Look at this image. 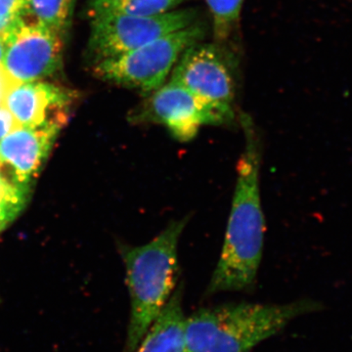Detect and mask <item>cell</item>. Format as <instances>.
<instances>
[{"instance_id":"cell-1","label":"cell","mask_w":352,"mask_h":352,"mask_svg":"<svg viewBox=\"0 0 352 352\" xmlns=\"http://www.w3.org/2000/svg\"><path fill=\"white\" fill-rule=\"evenodd\" d=\"M245 146L219 263L208 283V295L251 289L263 259L265 219L261 196L263 147L251 120L243 122Z\"/></svg>"},{"instance_id":"cell-13","label":"cell","mask_w":352,"mask_h":352,"mask_svg":"<svg viewBox=\"0 0 352 352\" xmlns=\"http://www.w3.org/2000/svg\"><path fill=\"white\" fill-rule=\"evenodd\" d=\"M28 15L34 22L63 34L71 22L75 0H27Z\"/></svg>"},{"instance_id":"cell-19","label":"cell","mask_w":352,"mask_h":352,"mask_svg":"<svg viewBox=\"0 0 352 352\" xmlns=\"http://www.w3.org/2000/svg\"><path fill=\"white\" fill-rule=\"evenodd\" d=\"M0 192L3 193H28L29 191L21 188L17 185L14 184L8 177H7L4 171L0 168Z\"/></svg>"},{"instance_id":"cell-5","label":"cell","mask_w":352,"mask_h":352,"mask_svg":"<svg viewBox=\"0 0 352 352\" xmlns=\"http://www.w3.org/2000/svg\"><path fill=\"white\" fill-rule=\"evenodd\" d=\"M132 112L133 124L163 126L179 142H189L204 126H228L233 124V108L217 105L194 94L179 83H164Z\"/></svg>"},{"instance_id":"cell-16","label":"cell","mask_w":352,"mask_h":352,"mask_svg":"<svg viewBox=\"0 0 352 352\" xmlns=\"http://www.w3.org/2000/svg\"><path fill=\"white\" fill-rule=\"evenodd\" d=\"M28 16L27 0H0V17L25 18Z\"/></svg>"},{"instance_id":"cell-9","label":"cell","mask_w":352,"mask_h":352,"mask_svg":"<svg viewBox=\"0 0 352 352\" xmlns=\"http://www.w3.org/2000/svg\"><path fill=\"white\" fill-rule=\"evenodd\" d=\"M63 126H19L0 141V168L7 177L30 191Z\"/></svg>"},{"instance_id":"cell-17","label":"cell","mask_w":352,"mask_h":352,"mask_svg":"<svg viewBox=\"0 0 352 352\" xmlns=\"http://www.w3.org/2000/svg\"><path fill=\"white\" fill-rule=\"evenodd\" d=\"M19 126L10 111L3 104H0V141Z\"/></svg>"},{"instance_id":"cell-20","label":"cell","mask_w":352,"mask_h":352,"mask_svg":"<svg viewBox=\"0 0 352 352\" xmlns=\"http://www.w3.org/2000/svg\"><path fill=\"white\" fill-rule=\"evenodd\" d=\"M14 85L12 80L8 78V76L4 73L3 69L0 68V104L3 100L4 94H6V90L8 89L9 87Z\"/></svg>"},{"instance_id":"cell-14","label":"cell","mask_w":352,"mask_h":352,"mask_svg":"<svg viewBox=\"0 0 352 352\" xmlns=\"http://www.w3.org/2000/svg\"><path fill=\"white\" fill-rule=\"evenodd\" d=\"M212 18V30L217 41L230 36L240 18L244 0H205Z\"/></svg>"},{"instance_id":"cell-2","label":"cell","mask_w":352,"mask_h":352,"mask_svg":"<svg viewBox=\"0 0 352 352\" xmlns=\"http://www.w3.org/2000/svg\"><path fill=\"white\" fill-rule=\"evenodd\" d=\"M321 309L312 300L287 305L227 303L186 317L185 352H251L294 319Z\"/></svg>"},{"instance_id":"cell-12","label":"cell","mask_w":352,"mask_h":352,"mask_svg":"<svg viewBox=\"0 0 352 352\" xmlns=\"http://www.w3.org/2000/svg\"><path fill=\"white\" fill-rule=\"evenodd\" d=\"M187 0H92L90 14L157 16L175 10Z\"/></svg>"},{"instance_id":"cell-3","label":"cell","mask_w":352,"mask_h":352,"mask_svg":"<svg viewBox=\"0 0 352 352\" xmlns=\"http://www.w3.org/2000/svg\"><path fill=\"white\" fill-rule=\"evenodd\" d=\"M189 217L173 220L154 239L124 247L131 318L124 352H134L170 300L179 278L178 245Z\"/></svg>"},{"instance_id":"cell-4","label":"cell","mask_w":352,"mask_h":352,"mask_svg":"<svg viewBox=\"0 0 352 352\" xmlns=\"http://www.w3.org/2000/svg\"><path fill=\"white\" fill-rule=\"evenodd\" d=\"M205 34L204 25L194 23L126 54L97 62L95 76L146 96L164 85L183 51L201 41Z\"/></svg>"},{"instance_id":"cell-11","label":"cell","mask_w":352,"mask_h":352,"mask_svg":"<svg viewBox=\"0 0 352 352\" xmlns=\"http://www.w3.org/2000/svg\"><path fill=\"white\" fill-rule=\"evenodd\" d=\"M182 286L176 287L134 352H185Z\"/></svg>"},{"instance_id":"cell-18","label":"cell","mask_w":352,"mask_h":352,"mask_svg":"<svg viewBox=\"0 0 352 352\" xmlns=\"http://www.w3.org/2000/svg\"><path fill=\"white\" fill-rule=\"evenodd\" d=\"M25 20V18L0 17V36L7 39L11 34Z\"/></svg>"},{"instance_id":"cell-8","label":"cell","mask_w":352,"mask_h":352,"mask_svg":"<svg viewBox=\"0 0 352 352\" xmlns=\"http://www.w3.org/2000/svg\"><path fill=\"white\" fill-rule=\"evenodd\" d=\"M170 80L206 100L233 108L235 82L226 56L217 46L201 41L183 51Z\"/></svg>"},{"instance_id":"cell-7","label":"cell","mask_w":352,"mask_h":352,"mask_svg":"<svg viewBox=\"0 0 352 352\" xmlns=\"http://www.w3.org/2000/svg\"><path fill=\"white\" fill-rule=\"evenodd\" d=\"M62 52V34L24 20L6 39L2 69L14 83L43 80L60 68Z\"/></svg>"},{"instance_id":"cell-15","label":"cell","mask_w":352,"mask_h":352,"mask_svg":"<svg viewBox=\"0 0 352 352\" xmlns=\"http://www.w3.org/2000/svg\"><path fill=\"white\" fill-rule=\"evenodd\" d=\"M28 193H3L0 192V231L17 219L27 203Z\"/></svg>"},{"instance_id":"cell-21","label":"cell","mask_w":352,"mask_h":352,"mask_svg":"<svg viewBox=\"0 0 352 352\" xmlns=\"http://www.w3.org/2000/svg\"><path fill=\"white\" fill-rule=\"evenodd\" d=\"M6 50V39L0 36V68H2V61H3L4 53Z\"/></svg>"},{"instance_id":"cell-10","label":"cell","mask_w":352,"mask_h":352,"mask_svg":"<svg viewBox=\"0 0 352 352\" xmlns=\"http://www.w3.org/2000/svg\"><path fill=\"white\" fill-rule=\"evenodd\" d=\"M73 94L53 83H14L4 94L2 104L20 126L38 127L48 124L65 126L69 119Z\"/></svg>"},{"instance_id":"cell-6","label":"cell","mask_w":352,"mask_h":352,"mask_svg":"<svg viewBox=\"0 0 352 352\" xmlns=\"http://www.w3.org/2000/svg\"><path fill=\"white\" fill-rule=\"evenodd\" d=\"M91 16L88 50L95 61L120 56L197 22L193 9H175L157 16L96 13Z\"/></svg>"}]
</instances>
